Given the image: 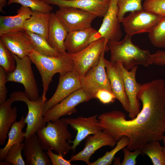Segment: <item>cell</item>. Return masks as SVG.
Listing matches in <instances>:
<instances>
[{
    "instance_id": "ac0fdd59",
    "label": "cell",
    "mask_w": 165,
    "mask_h": 165,
    "mask_svg": "<svg viewBox=\"0 0 165 165\" xmlns=\"http://www.w3.org/2000/svg\"><path fill=\"white\" fill-rule=\"evenodd\" d=\"M0 40L12 53L21 58L28 56L33 50L24 31L0 35Z\"/></svg>"
},
{
    "instance_id": "d590c367",
    "label": "cell",
    "mask_w": 165,
    "mask_h": 165,
    "mask_svg": "<svg viewBox=\"0 0 165 165\" xmlns=\"http://www.w3.org/2000/svg\"><path fill=\"white\" fill-rule=\"evenodd\" d=\"M124 158L121 165H135L137 163L136 159L138 156L142 154L141 149H137L134 152H131L127 148L123 149Z\"/></svg>"
},
{
    "instance_id": "83f0119b",
    "label": "cell",
    "mask_w": 165,
    "mask_h": 165,
    "mask_svg": "<svg viewBox=\"0 0 165 165\" xmlns=\"http://www.w3.org/2000/svg\"><path fill=\"white\" fill-rule=\"evenodd\" d=\"M159 141H153L145 144L141 148L142 154L148 156L153 165H165V155Z\"/></svg>"
},
{
    "instance_id": "4316f807",
    "label": "cell",
    "mask_w": 165,
    "mask_h": 165,
    "mask_svg": "<svg viewBox=\"0 0 165 165\" xmlns=\"http://www.w3.org/2000/svg\"><path fill=\"white\" fill-rule=\"evenodd\" d=\"M24 32L31 42L33 49L37 52L50 56H58L61 54L53 48L43 36L27 31L24 30Z\"/></svg>"
},
{
    "instance_id": "484cf974",
    "label": "cell",
    "mask_w": 165,
    "mask_h": 165,
    "mask_svg": "<svg viewBox=\"0 0 165 165\" xmlns=\"http://www.w3.org/2000/svg\"><path fill=\"white\" fill-rule=\"evenodd\" d=\"M25 118L23 116L20 120L16 121L12 125L8 134V140L3 148L0 149V161L4 160L9 149L15 144L21 143L25 138V132L22 131L26 123Z\"/></svg>"
},
{
    "instance_id": "2e32d148",
    "label": "cell",
    "mask_w": 165,
    "mask_h": 165,
    "mask_svg": "<svg viewBox=\"0 0 165 165\" xmlns=\"http://www.w3.org/2000/svg\"><path fill=\"white\" fill-rule=\"evenodd\" d=\"M117 0H109L107 11L103 17L102 23L97 31L95 38L96 40L102 38L108 41H119L122 36L118 14Z\"/></svg>"
},
{
    "instance_id": "7a4b0ae2",
    "label": "cell",
    "mask_w": 165,
    "mask_h": 165,
    "mask_svg": "<svg viewBox=\"0 0 165 165\" xmlns=\"http://www.w3.org/2000/svg\"><path fill=\"white\" fill-rule=\"evenodd\" d=\"M132 37L126 34L121 41H108L110 61L113 63L121 62L128 71L138 65L147 67L152 64L149 51L134 44L131 41Z\"/></svg>"
},
{
    "instance_id": "9a60e30c",
    "label": "cell",
    "mask_w": 165,
    "mask_h": 165,
    "mask_svg": "<svg viewBox=\"0 0 165 165\" xmlns=\"http://www.w3.org/2000/svg\"><path fill=\"white\" fill-rule=\"evenodd\" d=\"M117 141L113 137L107 132L103 130L86 138L83 149L71 156L70 160L74 161H81L89 165L92 155L100 148L106 146L114 148Z\"/></svg>"
},
{
    "instance_id": "277c9868",
    "label": "cell",
    "mask_w": 165,
    "mask_h": 165,
    "mask_svg": "<svg viewBox=\"0 0 165 165\" xmlns=\"http://www.w3.org/2000/svg\"><path fill=\"white\" fill-rule=\"evenodd\" d=\"M68 128V125L60 119L47 122L45 127L38 129L36 134L43 149H51L65 157L72 150L69 141L72 135Z\"/></svg>"
},
{
    "instance_id": "4dcf8cb0",
    "label": "cell",
    "mask_w": 165,
    "mask_h": 165,
    "mask_svg": "<svg viewBox=\"0 0 165 165\" xmlns=\"http://www.w3.org/2000/svg\"><path fill=\"white\" fill-rule=\"evenodd\" d=\"M143 0H117L118 18L121 23L125 14L143 9L142 2Z\"/></svg>"
},
{
    "instance_id": "d4e9b609",
    "label": "cell",
    "mask_w": 165,
    "mask_h": 165,
    "mask_svg": "<svg viewBox=\"0 0 165 165\" xmlns=\"http://www.w3.org/2000/svg\"><path fill=\"white\" fill-rule=\"evenodd\" d=\"M13 103L9 98L0 104V145L5 144L12 124L16 121L17 109L12 107Z\"/></svg>"
},
{
    "instance_id": "ab89813d",
    "label": "cell",
    "mask_w": 165,
    "mask_h": 165,
    "mask_svg": "<svg viewBox=\"0 0 165 165\" xmlns=\"http://www.w3.org/2000/svg\"><path fill=\"white\" fill-rule=\"evenodd\" d=\"M151 60L152 64L159 66L165 65V51L158 50L151 54Z\"/></svg>"
},
{
    "instance_id": "b9f144b4",
    "label": "cell",
    "mask_w": 165,
    "mask_h": 165,
    "mask_svg": "<svg viewBox=\"0 0 165 165\" xmlns=\"http://www.w3.org/2000/svg\"><path fill=\"white\" fill-rule=\"evenodd\" d=\"M0 165H12L11 163L5 162V161H1L0 162Z\"/></svg>"
},
{
    "instance_id": "836d02e7",
    "label": "cell",
    "mask_w": 165,
    "mask_h": 165,
    "mask_svg": "<svg viewBox=\"0 0 165 165\" xmlns=\"http://www.w3.org/2000/svg\"><path fill=\"white\" fill-rule=\"evenodd\" d=\"M24 146V143L22 142L12 146L8 151L4 161L13 165H25L22 155Z\"/></svg>"
},
{
    "instance_id": "e0dca14e",
    "label": "cell",
    "mask_w": 165,
    "mask_h": 165,
    "mask_svg": "<svg viewBox=\"0 0 165 165\" xmlns=\"http://www.w3.org/2000/svg\"><path fill=\"white\" fill-rule=\"evenodd\" d=\"M61 7L76 8L89 12L97 17H103L108 9L109 0H42Z\"/></svg>"
},
{
    "instance_id": "44dd1931",
    "label": "cell",
    "mask_w": 165,
    "mask_h": 165,
    "mask_svg": "<svg viewBox=\"0 0 165 165\" xmlns=\"http://www.w3.org/2000/svg\"><path fill=\"white\" fill-rule=\"evenodd\" d=\"M97 31L91 27L81 30L68 32L64 42L66 51L72 54L77 53L95 41Z\"/></svg>"
},
{
    "instance_id": "ba28073f",
    "label": "cell",
    "mask_w": 165,
    "mask_h": 165,
    "mask_svg": "<svg viewBox=\"0 0 165 165\" xmlns=\"http://www.w3.org/2000/svg\"><path fill=\"white\" fill-rule=\"evenodd\" d=\"M106 52L105 50L103 51L97 64L81 77L82 88L92 99L95 98L96 93L100 90H106L112 92L106 69Z\"/></svg>"
},
{
    "instance_id": "5bb4252c",
    "label": "cell",
    "mask_w": 165,
    "mask_h": 165,
    "mask_svg": "<svg viewBox=\"0 0 165 165\" xmlns=\"http://www.w3.org/2000/svg\"><path fill=\"white\" fill-rule=\"evenodd\" d=\"M121 75L125 93L129 103L128 116L130 119L135 118L140 111V104L137 95L141 84L136 79L138 66H134L130 70H126L122 63H116Z\"/></svg>"
},
{
    "instance_id": "4fadbf2b",
    "label": "cell",
    "mask_w": 165,
    "mask_h": 165,
    "mask_svg": "<svg viewBox=\"0 0 165 165\" xmlns=\"http://www.w3.org/2000/svg\"><path fill=\"white\" fill-rule=\"evenodd\" d=\"M59 83L54 93L46 102L44 114L68 96L82 88L81 77L74 71L60 74Z\"/></svg>"
},
{
    "instance_id": "ffe728a7",
    "label": "cell",
    "mask_w": 165,
    "mask_h": 165,
    "mask_svg": "<svg viewBox=\"0 0 165 165\" xmlns=\"http://www.w3.org/2000/svg\"><path fill=\"white\" fill-rule=\"evenodd\" d=\"M106 72L112 93L127 112L129 110V103L124 89L123 79L116 63L105 59Z\"/></svg>"
},
{
    "instance_id": "3957f363",
    "label": "cell",
    "mask_w": 165,
    "mask_h": 165,
    "mask_svg": "<svg viewBox=\"0 0 165 165\" xmlns=\"http://www.w3.org/2000/svg\"><path fill=\"white\" fill-rule=\"evenodd\" d=\"M28 56L34 63L41 76L43 100L47 101V93L54 75L74 70V64L70 54L67 52L58 56L45 55L33 49Z\"/></svg>"
},
{
    "instance_id": "5b68a950",
    "label": "cell",
    "mask_w": 165,
    "mask_h": 165,
    "mask_svg": "<svg viewBox=\"0 0 165 165\" xmlns=\"http://www.w3.org/2000/svg\"><path fill=\"white\" fill-rule=\"evenodd\" d=\"M12 54L16 61V68L13 72L8 73L7 82H12L21 84L24 86V92L27 97L31 101L37 100L39 97V90L30 58L27 56L21 58Z\"/></svg>"
},
{
    "instance_id": "7c38bea8",
    "label": "cell",
    "mask_w": 165,
    "mask_h": 165,
    "mask_svg": "<svg viewBox=\"0 0 165 165\" xmlns=\"http://www.w3.org/2000/svg\"><path fill=\"white\" fill-rule=\"evenodd\" d=\"M98 116L95 115L89 117L80 116L76 118L61 119L72 129L76 131V134L73 141H69L72 144V150L75 151L80 143L88 136L94 134L103 130L99 125Z\"/></svg>"
},
{
    "instance_id": "8fae6325",
    "label": "cell",
    "mask_w": 165,
    "mask_h": 165,
    "mask_svg": "<svg viewBox=\"0 0 165 165\" xmlns=\"http://www.w3.org/2000/svg\"><path fill=\"white\" fill-rule=\"evenodd\" d=\"M59 8L55 13L68 32L91 27L92 21L97 17L94 14L81 9L68 7Z\"/></svg>"
},
{
    "instance_id": "30bf717a",
    "label": "cell",
    "mask_w": 165,
    "mask_h": 165,
    "mask_svg": "<svg viewBox=\"0 0 165 165\" xmlns=\"http://www.w3.org/2000/svg\"><path fill=\"white\" fill-rule=\"evenodd\" d=\"M92 98L82 88L75 91L46 111L43 114L45 120L53 122L66 115L76 112V108L79 104Z\"/></svg>"
},
{
    "instance_id": "1f68e13d",
    "label": "cell",
    "mask_w": 165,
    "mask_h": 165,
    "mask_svg": "<svg viewBox=\"0 0 165 165\" xmlns=\"http://www.w3.org/2000/svg\"><path fill=\"white\" fill-rule=\"evenodd\" d=\"M13 3L20 4L21 6L29 8L32 10L50 13L53 8L50 4L42 0H9L7 4Z\"/></svg>"
},
{
    "instance_id": "603a6c76",
    "label": "cell",
    "mask_w": 165,
    "mask_h": 165,
    "mask_svg": "<svg viewBox=\"0 0 165 165\" xmlns=\"http://www.w3.org/2000/svg\"><path fill=\"white\" fill-rule=\"evenodd\" d=\"M32 13L30 8L21 6L18 9L16 14L12 16H0V35L18 31H24L25 21Z\"/></svg>"
},
{
    "instance_id": "74e56055",
    "label": "cell",
    "mask_w": 165,
    "mask_h": 165,
    "mask_svg": "<svg viewBox=\"0 0 165 165\" xmlns=\"http://www.w3.org/2000/svg\"><path fill=\"white\" fill-rule=\"evenodd\" d=\"M95 98L98 99L102 103L105 104L113 103L116 99L112 92L105 89L98 91L95 95Z\"/></svg>"
},
{
    "instance_id": "6da1fadb",
    "label": "cell",
    "mask_w": 165,
    "mask_h": 165,
    "mask_svg": "<svg viewBox=\"0 0 165 165\" xmlns=\"http://www.w3.org/2000/svg\"><path fill=\"white\" fill-rule=\"evenodd\" d=\"M137 97L142 108L134 119L127 120L118 110L104 112L98 119L100 126L117 141L123 136L129 139L127 148L141 149L153 141H160L165 133V81L158 79L141 84Z\"/></svg>"
},
{
    "instance_id": "60d3db41",
    "label": "cell",
    "mask_w": 165,
    "mask_h": 165,
    "mask_svg": "<svg viewBox=\"0 0 165 165\" xmlns=\"http://www.w3.org/2000/svg\"><path fill=\"white\" fill-rule=\"evenodd\" d=\"M6 5V0H0V11L2 12H4L2 10L3 8L5 7Z\"/></svg>"
},
{
    "instance_id": "9c48e42d",
    "label": "cell",
    "mask_w": 165,
    "mask_h": 165,
    "mask_svg": "<svg viewBox=\"0 0 165 165\" xmlns=\"http://www.w3.org/2000/svg\"><path fill=\"white\" fill-rule=\"evenodd\" d=\"M162 16L143 9L130 12L123 18L121 23L126 34L132 36L150 32Z\"/></svg>"
},
{
    "instance_id": "7402d4cb",
    "label": "cell",
    "mask_w": 165,
    "mask_h": 165,
    "mask_svg": "<svg viewBox=\"0 0 165 165\" xmlns=\"http://www.w3.org/2000/svg\"><path fill=\"white\" fill-rule=\"evenodd\" d=\"M68 33L59 18L55 13H52L47 40L50 46L60 54L67 52L64 42Z\"/></svg>"
},
{
    "instance_id": "8d00e7d4",
    "label": "cell",
    "mask_w": 165,
    "mask_h": 165,
    "mask_svg": "<svg viewBox=\"0 0 165 165\" xmlns=\"http://www.w3.org/2000/svg\"><path fill=\"white\" fill-rule=\"evenodd\" d=\"M7 72L0 66V104L3 103L6 100L7 89L6 84Z\"/></svg>"
},
{
    "instance_id": "e575fe53",
    "label": "cell",
    "mask_w": 165,
    "mask_h": 165,
    "mask_svg": "<svg viewBox=\"0 0 165 165\" xmlns=\"http://www.w3.org/2000/svg\"><path fill=\"white\" fill-rule=\"evenodd\" d=\"M143 9L156 14L165 16V0H145Z\"/></svg>"
},
{
    "instance_id": "f35d334b",
    "label": "cell",
    "mask_w": 165,
    "mask_h": 165,
    "mask_svg": "<svg viewBox=\"0 0 165 165\" xmlns=\"http://www.w3.org/2000/svg\"><path fill=\"white\" fill-rule=\"evenodd\" d=\"M46 153L50 158L53 165H71V161L69 160H67L60 154H56L51 149L47 150Z\"/></svg>"
},
{
    "instance_id": "7bdbcfd3",
    "label": "cell",
    "mask_w": 165,
    "mask_h": 165,
    "mask_svg": "<svg viewBox=\"0 0 165 165\" xmlns=\"http://www.w3.org/2000/svg\"><path fill=\"white\" fill-rule=\"evenodd\" d=\"M162 140L163 141V144H164V146H163V152L164 154L165 155V135L164 136V137H163V139Z\"/></svg>"
},
{
    "instance_id": "cb8c5ba5",
    "label": "cell",
    "mask_w": 165,
    "mask_h": 165,
    "mask_svg": "<svg viewBox=\"0 0 165 165\" xmlns=\"http://www.w3.org/2000/svg\"><path fill=\"white\" fill-rule=\"evenodd\" d=\"M51 13L32 10L24 23V30L40 35L47 40Z\"/></svg>"
},
{
    "instance_id": "f546056e",
    "label": "cell",
    "mask_w": 165,
    "mask_h": 165,
    "mask_svg": "<svg viewBox=\"0 0 165 165\" xmlns=\"http://www.w3.org/2000/svg\"><path fill=\"white\" fill-rule=\"evenodd\" d=\"M148 35L154 46L160 48L165 47V16L162 17Z\"/></svg>"
},
{
    "instance_id": "8992f818",
    "label": "cell",
    "mask_w": 165,
    "mask_h": 165,
    "mask_svg": "<svg viewBox=\"0 0 165 165\" xmlns=\"http://www.w3.org/2000/svg\"><path fill=\"white\" fill-rule=\"evenodd\" d=\"M9 98L12 103L21 101L25 103L28 106V113L25 119L27 125L25 138L36 134L38 129L46 125L47 122L43 117V108L47 101L44 100L42 96L36 100L31 101L24 92L16 91L11 93Z\"/></svg>"
},
{
    "instance_id": "d6986e66",
    "label": "cell",
    "mask_w": 165,
    "mask_h": 165,
    "mask_svg": "<svg viewBox=\"0 0 165 165\" xmlns=\"http://www.w3.org/2000/svg\"><path fill=\"white\" fill-rule=\"evenodd\" d=\"M23 149L27 165H51L46 152L43 149L37 134L26 138Z\"/></svg>"
},
{
    "instance_id": "d6a6232c",
    "label": "cell",
    "mask_w": 165,
    "mask_h": 165,
    "mask_svg": "<svg viewBox=\"0 0 165 165\" xmlns=\"http://www.w3.org/2000/svg\"><path fill=\"white\" fill-rule=\"evenodd\" d=\"M0 66L7 73L13 72L16 68V61L11 52L0 40Z\"/></svg>"
},
{
    "instance_id": "f1b7e54d",
    "label": "cell",
    "mask_w": 165,
    "mask_h": 165,
    "mask_svg": "<svg viewBox=\"0 0 165 165\" xmlns=\"http://www.w3.org/2000/svg\"><path fill=\"white\" fill-rule=\"evenodd\" d=\"M129 139L126 136L122 137L117 142L114 148L110 151H106L104 156L96 161L90 162L89 165H110L115 158L116 154L119 151L127 147Z\"/></svg>"
},
{
    "instance_id": "52a82bcc",
    "label": "cell",
    "mask_w": 165,
    "mask_h": 165,
    "mask_svg": "<svg viewBox=\"0 0 165 165\" xmlns=\"http://www.w3.org/2000/svg\"><path fill=\"white\" fill-rule=\"evenodd\" d=\"M108 41L100 38L90 44L81 51L70 55L74 64V71L81 77L98 63L103 51H109Z\"/></svg>"
}]
</instances>
